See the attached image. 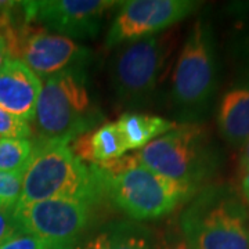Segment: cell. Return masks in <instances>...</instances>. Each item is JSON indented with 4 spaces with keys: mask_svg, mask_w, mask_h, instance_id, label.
<instances>
[{
    "mask_svg": "<svg viewBox=\"0 0 249 249\" xmlns=\"http://www.w3.org/2000/svg\"><path fill=\"white\" fill-rule=\"evenodd\" d=\"M98 118L79 68L57 73L43 82L34 119L37 140L70 144L91 130Z\"/></svg>",
    "mask_w": 249,
    "mask_h": 249,
    "instance_id": "obj_3",
    "label": "cell"
},
{
    "mask_svg": "<svg viewBox=\"0 0 249 249\" xmlns=\"http://www.w3.org/2000/svg\"><path fill=\"white\" fill-rule=\"evenodd\" d=\"M169 53L166 36H150L124 46L116 53L111 70L118 98L126 104H139L150 97Z\"/></svg>",
    "mask_w": 249,
    "mask_h": 249,
    "instance_id": "obj_7",
    "label": "cell"
},
{
    "mask_svg": "<svg viewBox=\"0 0 249 249\" xmlns=\"http://www.w3.org/2000/svg\"><path fill=\"white\" fill-rule=\"evenodd\" d=\"M240 170L241 175L249 172V139L242 144L240 154Z\"/></svg>",
    "mask_w": 249,
    "mask_h": 249,
    "instance_id": "obj_22",
    "label": "cell"
},
{
    "mask_svg": "<svg viewBox=\"0 0 249 249\" xmlns=\"http://www.w3.org/2000/svg\"><path fill=\"white\" fill-rule=\"evenodd\" d=\"M24 18L39 24L46 31L70 39H85L97 35L101 19L115 0H40L22 1Z\"/></svg>",
    "mask_w": 249,
    "mask_h": 249,
    "instance_id": "obj_10",
    "label": "cell"
},
{
    "mask_svg": "<svg viewBox=\"0 0 249 249\" xmlns=\"http://www.w3.org/2000/svg\"><path fill=\"white\" fill-rule=\"evenodd\" d=\"M214 53L209 28L196 21L178 55L172 76V94L183 108L202 107L214 90Z\"/></svg>",
    "mask_w": 249,
    "mask_h": 249,
    "instance_id": "obj_9",
    "label": "cell"
},
{
    "mask_svg": "<svg viewBox=\"0 0 249 249\" xmlns=\"http://www.w3.org/2000/svg\"><path fill=\"white\" fill-rule=\"evenodd\" d=\"M0 249H49V247L32 234L18 231L0 244Z\"/></svg>",
    "mask_w": 249,
    "mask_h": 249,
    "instance_id": "obj_20",
    "label": "cell"
},
{
    "mask_svg": "<svg viewBox=\"0 0 249 249\" xmlns=\"http://www.w3.org/2000/svg\"><path fill=\"white\" fill-rule=\"evenodd\" d=\"M165 249H193V248H191L190 242L186 240V237L183 235L181 238L175 240L173 242L168 244V245L165 247Z\"/></svg>",
    "mask_w": 249,
    "mask_h": 249,
    "instance_id": "obj_24",
    "label": "cell"
},
{
    "mask_svg": "<svg viewBox=\"0 0 249 249\" xmlns=\"http://www.w3.org/2000/svg\"><path fill=\"white\" fill-rule=\"evenodd\" d=\"M10 58H11V54H10L7 42L4 36L0 34V70L6 65V62L9 61Z\"/></svg>",
    "mask_w": 249,
    "mask_h": 249,
    "instance_id": "obj_23",
    "label": "cell"
},
{
    "mask_svg": "<svg viewBox=\"0 0 249 249\" xmlns=\"http://www.w3.org/2000/svg\"><path fill=\"white\" fill-rule=\"evenodd\" d=\"M24 173L0 172V211H13L22 191Z\"/></svg>",
    "mask_w": 249,
    "mask_h": 249,
    "instance_id": "obj_18",
    "label": "cell"
},
{
    "mask_svg": "<svg viewBox=\"0 0 249 249\" xmlns=\"http://www.w3.org/2000/svg\"><path fill=\"white\" fill-rule=\"evenodd\" d=\"M72 151L82 162L100 166L122 158L127 150L115 122H106L78 137L72 142Z\"/></svg>",
    "mask_w": 249,
    "mask_h": 249,
    "instance_id": "obj_13",
    "label": "cell"
},
{
    "mask_svg": "<svg viewBox=\"0 0 249 249\" xmlns=\"http://www.w3.org/2000/svg\"><path fill=\"white\" fill-rule=\"evenodd\" d=\"M34 152V142L29 139L0 140V172L25 173Z\"/></svg>",
    "mask_w": 249,
    "mask_h": 249,
    "instance_id": "obj_16",
    "label": "cell"
},
{
    "mask_svg": "<svg viewBox=\"0 0 249 249\" xmlns=\"http://www.w3.org/2000/svg\"><path fill=\"white\" fill-rule=\"evenodd\" d=\"M205 132L196 124L176 126L133 154L144 168L190 186L209 173L211 157Z\"/></svg>",
    "mask_w": 249,
    "mask_h": 249,
    "instance_id": "obj_5",
    "label": "cell"
},
{
    "mask_svg": "<svg viewBox=\"0 0 249 249\" xmlns=\"http://www.w3.org/2000/svg\"><path fill=\"white\" fill-rule=\"evenodd\" d=\"M42 86V79L24 62L10 58L0 70V108L32 122Z\"/></svg>",
    "mask_w": 249,
    "mask_h": 249,
    "instance_id": "obj_12",
    "label": "cell"
},
{
    "mask_svg": "<svg viewBox=\"0 0 249 249\" xmlns=\"http://www.w3.org/2000/svg\"><path fill=\"white\" fill-rule=\"evenodd\" d=\"M82 249H150L148 241L134 234L101 232Z\"/></svg>",
    "mask_w": 249,
    "mask_h": 249,
    "instance_id": "obj_17",
    "label": "cell"
},
{
    "mask_svg": "<svg viewBox=\"0 0 249 249\" xmlns=\"http://www.w3.org/2000/svg\"><path fill=\"white\" fill-rule=\"evenodd\" d=\"M198 7L191 0H130L124 1L107 35V46L130 43L155 36Z\"/></svg>",
    "mask_w": 249,
    "mask_h": 249,
    "instance_id": "obj_11",
    "label": "cell"
},
{
    "mask_svg": "<svg viewBox=\"0 0 249 249\" xmlns=\"http://www.w3.org/2000/svg\"><path fill=\"white\" fill-rule=\"evenodd\" d=\"M19 230L42 240L49 249H70L90 220V204L71 199H47L14 208Z\"/></svg>",
    "mask_w": 249,
    "mask_h": 249,
    "instance_id": "obj_8",
    "label": "cell"
},
{
    "mask_svg": "<svg viewBox=\"0 0 249 249\" xmlns=\"http://www.w3.org/2000/svg\"><path fill=\"white\" fill-rule=\"evenodd\" d=\"M32 133L27 121L0 108V140L1 139H28Z\"/></svg>",
    "mask_w": 249,
    "mask_h": 249,
    "instance_id": "obj_19",
    "label": "cell"
},
{
    "mask_svg": "<svg viewBox=\"0 0 249 249\" xmlns=\"http://www.w3.org/2000/svg\"><path fill=\"white\" fill-rule=\"evenodd\" d=\"M100 194H107L124 213L152 220L172 213L194 194L196 187L163 178L140 165L134 155L91 168Z\"/></svg>",
    "mask_w": 249,
    "mask_h": 249,
    "instance_id": "obj_1",
    "label": "cell"
},
{
    "mask_svg": "<svg viewBox=\"0 0 249 249\" xmlns=\"http://www.w3.org/2000/svg\"><path fill=\"white\" fill-rule=\"evenodd\" d=\"M127 151H140L147 144L173 130L178 124L165 118L127 112L115 122Z\"/></svg>",
    "mask_w": 249,
    "mask_h": 249,
    "instance_id": "obj_15",
    "label": "cell"
},
{
    "mask_svg": "<svg viewBox=\"0 0 249 249\" xmlns=\"http://www.w3.org/2000/svg\"><path fill=\"white\" fill-rule=\"evenodd\" d=\"M100 194L96 175L91 168L73 154L67 142H34L22 191L17 205H27L47 199H71L91 204Z\"/></svg>",
    "mask_w": 249,
    "mask_h": 249,
    "instance_id": "obj_2",
    "label": "cell"
},
{
    "mask_svg": "<svg viewBox=\"0 0 249 249\" xmlns=\"http://www.w3.org/2000/svg\"><path fill=\"white\" fill-rule=\"evenodd\" d=\"M21 231L18 227V223L14 217L13 211H0V244L9 240L11 235Z\"/></svg>",
    "mask_w": 249,
    "mask_h": 249,
    "instance_id": "obj_21",
    "label": "cell"
},
{
    "mask_svg": "<svg viewBox=\"0 0 249 249\" xmlns=\"http://www.w3.org/2000/svg\"><path fill=\"white\" fill-rule=\"evenodd\" d=\"M193 249H249V217L238 198L224 190L199 196L181 217Z\"/></svg>",
    "mask_w": 249,
    "mask_h": 249,
    "instance_id": "obj_4",
    "label": "cell"
},
{
    "mask_svg": "<svg viewBox=\"0 0 249 249\" xmlns=\"http://www.w3.org/2000/svg\"><path fill=\"white\" fill-rule=\"evenodd\" d=\"M217 124L222 136L234 145H242L249 139V86L235 88L223 96Z\"/></svg>",
    "mask_w": 249,
    "mask_h": 249,
    "instance_id": "obj_14",
    "label": "cell"
},
{
    "mask_svg": "<svg viewBox=\"0 0 249 249\" xmlns=\"http://www.w3.org/2000/svg\"><path fill=\"white\" fill-rule=\"evenodd\" d=\"M0 34L4 36L11 58L24 62L39 78L78 68L86 57L83 49L70 37L46 31L45 28L24 22L17 27L10 13L0 16Z\"/></svg>",
    "mask_w": 249,
    "mask_h": 249,
    "instance_id": "obj_6",
    "label": "cell"
},
{
    "mask_svg": "<svg viewBox=\"0 0 249 249\" xmlns=\"http://www.w3.org/2000/svg\"><path fill=\"white\" fill-rule=\"evenodd\" d=\"M241 190H242V194H244L245 199L248 201L249 204V172L242 175V178H241Z\"/></svg>",
    "mask_w": 249,
    "mask_h": 249,
    "instance_id": "obj_25",
    "label": "cell"
}]
</instances>
